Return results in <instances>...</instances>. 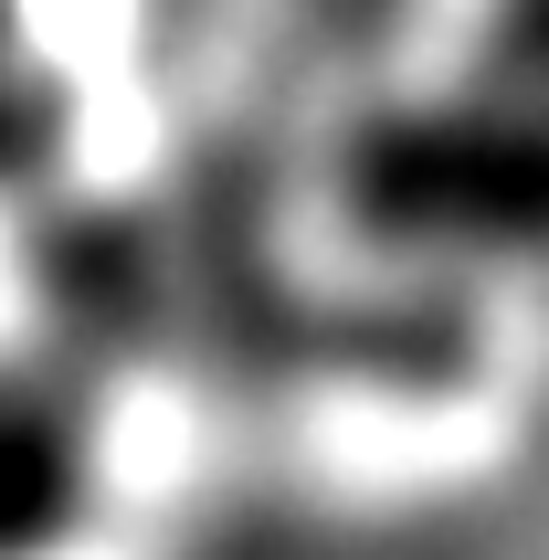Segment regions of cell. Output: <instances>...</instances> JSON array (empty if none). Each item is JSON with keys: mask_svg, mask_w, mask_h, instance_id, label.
<instances>
[{"mask_svg": "<svg viewBox=\"0 0 549 560\" xmlns=\"http://www.w3.org/2000/svg\"><path fill=\"white\" fill-rule=\"evenodd\" d=\"M85 508V444L32 402H0V560H43Z\"/></svg>", "mask_w": 549, "mask_h": 560, "instance_id": "obj_2", "label": "cell"}, {"mask_svg": "<svg viewBox=\"0 0 549 560\" xmlns=\"http://www.w3.org/2000/svg\"><path fill=\"white\" fill-rule=\"evenodd\" d=\"M54 117H63V95H54V74H43V43H32L22 0H0V180L32 170V159L63 138Z\"/></svg>", "mask_w": 549, "mask_h": 560, "instance_id": "obj_3", "label": "cell"}, {"mask_svg": "<svg viewBox=\"0 0 549 560\" xmlns=\"http://www.w3.org/2000/svg\"><path fill=\"white\" fill-rule=\"evenodd\" d=\"M338 201L370 244L412 254H549V95L465 85L370 117L338 159Z\"/></svg>", "mask_w": 549, "mask_h": 560, "instance_id": "obj_1", "label": "cell"}]
</instances>
